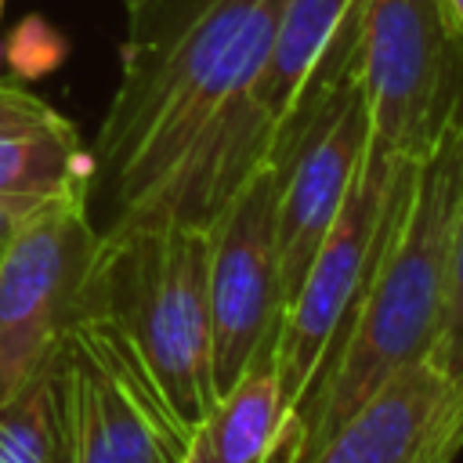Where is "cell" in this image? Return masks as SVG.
<instances>
[{
	"label": "cell",
	"mask_w": 463,
	"mask_h": 463,
	"mask_svg": "<svg viewBox=\"0 0 463 463\" xmlns=\"http://www.w3.org/2000/svg\"><path fill=\"white\" fill-rule=\"evenodd\" d=\"M286 0H141L94 145L112 221L203 228L264 166L250 87Z\"/></svg>",
	"instance_id": "obj_1"
},
{
	"label": "cell",
	"mask_w": 463,
	"mask_h": 463,
	"mask_svg": "<svg viewBox=\"0 0 463 463\" xmlns=\"http://www.w3.org/2000/svg\"><path fill=\"white\" fill-rule=\"evenodd\" d=\"M459 184L463 119L427 159H402L394 170L369 275L315 387L293 412L297 459L326 441L398 369L430 358Z\"/></svg>",
	"instance_id": "obj_2"
},
{
	"label": "cell",
	"mask_w": 463,
	"mask_h": 463,
	"mask_svg": "<svg viewBox=\"0 0 463 463\" xmlns=\"http://www.w3.org/2000/svg\"><path fill=\"white\" fill-rule=\"evenodd\" d=\"M76 318H90L127 344L188 430L217 402L206 228L112 221L94 239Z\"/></svg>",
	"instance_id": "obj_3"
},
{
	"label": "cell",
	"mask_w": 463,
	"mask_h": 463,
	"mask_svg": "<svg viewBox=\"0 0 463 463\" xmlns=\"http://www.w3.org/2000/svg\"><path fill=\"white\" fill-rule=\"evenodd\" d=\"M354 76L369 148L420 163L463 119V51L441 0H365Z\"/></svg>",
	"instance_id": "obj_4"
},
{
	"label": "cell",
	"mask_w": 463,
	"mask_h": 463,
	"mask_svg": "<svg viewBox=\"0 0 463 463\" xmlns=\"http://www.w3.org/2000/svg\"><path fill=\"white\" fill-rule=\"evenodd\" d=\"M369 145V116L354 61L347 72L315 90L271 141L275 166V253L282 307L297 293L315 250L322 246L354 170Z\"/></svg>",
	"instance_id": "obj_5"
},
{
	"label": "cell",
	"mask_w": 463,
	"mask_h": 463,
	"mask_svg": "<svg viewBox=\"0 0 463 463\" xmlns=\"http://www.w3.org/2000/svg\"><path fill=\"white\" fill-rule=\"evenodd\" d=\"M87 192L36 206L0 246V405L54 362L94 250Z\"/></svg>",
	"instance_id": "obj_6"
},
{
	"label": "cell",
	"mask_w": 463,
	"mask_h": 463,
	"mask_svg": "<svg viewBox=\"0 0 463 463\" xmlns=\"http://www.w3.org/2000/svg\"><path fill=\"white\" fill-rule=\"evenodd\" d=\"M402 159H391L365 145V156L354 170V181L344 195L340 213L333 217L322 246L315 250L297 293L282 307L275 336V373L289 416L315 387L354 300L369 275L391 181Z\"/></svg>",
	"instance_id": "obj_7"
},
{
	"label": "cell",
	"mask_w": 463,
	"mask_h": 463,
	"mask_svg": "<svg viewBox=\"0 0 463 463\" xmlns=\"http://www.w3.org/2000/svg\"><path fill=\"white\" fill-rule=\"evenodd\" d=\"M58 362L72 463H181L188 427L105 326L72 318Z\"/></svg>",
	"instance_id": "obj_8"
},
{
	"label": "cell",
	"mask_w": 463,
	"mask_h": 463,
	"mask_svg": "<svg viewBox=\"0 0 463 463\" xmlns=\"http://www.w3.org/2000/svg\"><path fill=\"white\" fill-rule=\"evenodd\" d=\"M213 383L228 391L268 351L282 322V279L275 253V166H257L203 224Z\"/></svg>",
	"instance_id": "obj_9"
},
{
	"label": "cell",
	"mask_w": 463,
	"mask_h": 463,
	"mask_svg": "<svg viewBox=\"0 0 463 463\" xmlns=\"http://www.w3.org/2000/svg\"><path fill=\"white\" fill-rule=\"evenodd\" d=\"M463 380L434 358L409 362L297 463H456Z\"/></svg>",
	"instance_id": "obj_10"
},
{
	"label": "cell",
	"mask_w": 463,
	"mask_h": 463,
	"mask_svg": "<svg viewBox=\"0 0 463 463\" xmlns=\"http://www.w3.org/2000/svg\"><path fill=\"white\" fill-rule=\"evenodd\" d=\"M365 0H286L264 65L250 87V123L264 159L293 112L351 69Z\"/></svg>",
	"instance_id": "obj_11"
},
{
	"label": "cell",
	"mask_w": 463,
	"mask_h": 463,
	"mask_svg": "<svg viewBox=\"0 0 463 463\" xmlns=\"http://www.w3.org/2000/svg\"><path fill=\"white\" fill-rule=\"evenodd\" d=\"M90 174L76 127L33 90L0 80V199L36 210L90 192Z\"/></svg>",
	"instance_id": "obj_12"
},
{
	"label": "cell",
	"mask_w": 463,
	"mask_h": 463,
	"mask_svg": "<svg viewBox=\"0 0 463 463\" xmlns=\"http://www.w3.org/2000/svg\"><path fill=\"white\" fill-rule=\"evenodd\" d=\"M293 427L297 420L282 402L271 344L188 430L181 463H268Z\"/></svg>",
	"instance_id": "obj_13"
},
{
	"label": "cell",
	"mask_w": 463,
	"mask_h": 463,
	"mask_svg": "<svg viewBox=\"0 0 463 463\" xmlns=\"http://www.w3.org/2000/svg\"><path fill=\"white\" fill-rule=\"evenodd\" d=\"M0 463H72L58 354L0 405Z\"/></svg>",
	"instance_id": "obj_14"
},
{
	"label": "cell",
	"mask_w": 463,
	"mask_h": 463,
	"mask_svg": "<svg viewBox=\"0 0 463 463\" xmlns=\"http://www.w3.org/2000/svg\"><path fill=\"white\" fill-rule=\"evenodd\" d=\"M430 358L456 380H463V184L452 213L449 232V257H445V293H441V318Z\"/></svg>",
	"instance_id": "obj_15"
},
{
	"label": "cell",
	"mask_w": 463,
	"mask_h": 463,
	"mask_svg": "<svg viewBox=\"0 0 463 463\" xmlns=\"http://www.w3.org/2000/svg\"><path fill=\"white\" fill-rule=\"evenodd\" d=\"M29 213H33L29 206H18V203L0 199V246H4V242L14 235V228H18V224H22Z\"/></svg>",
	"instance_id": "obj_16"
},
{
	"label": "cell",
	"mask_w": 463,
	"mask_h": 463,
	"mask_svg": "<svg viewBox=\"0 0 463 463\" xmlns=\"http://www.w3.org/2000/svg\"><path fill=\"white\" fill-rule=\"evenodd\" d=\"M441 7H445V18H449V25L456 33L459 51H463V0H441Z\"/></svg>",
	"instance_id": "obj_17"
},
{
	"label": "cell",
	"mask_w": 463,
	"mask_h": 463,
	"mask_svg": "<svg viewBox=\"0 0 463 463\" xmlns=\"http://www.w3.org/2000/svg\"><path fill=\"white\" fill-rule=\"evenodd\" d=\"M268 463H297V427L282 438V445L275 449V456H271Z\"/></svg>",
	"instance_id": "obj_18"
},
{
	"label": "cell",
	"mask_w": 463,
	"mask_h": 463,
	"mask_svg": "<svg viewBox=\"0 0 463 463\" xmlns=\"http://www.w3.org/2000/svg\"><path fill=\"white\" fill-rule=\"evenodd\" d=\"M123 4H127V11H130V7H137V4H141V0H123Z\"/></svg>",
	"instance_id": "obj_19"
},
{
	"label": "cell",
	"mask_w": 463,
	"mask_h": 463,
	"mask_svg": "<svg viewBox=\"0 0 463 463\" xmlns=\"http://www.w3.org/2000/svg\"><path fill=\"white\" fill-rule=\"evenodd\" d=\"M4 4H7V0H0V11H4Z\"/></svg>",
	"instance_id": "obj_20"
}]
</instances>
